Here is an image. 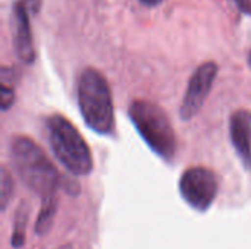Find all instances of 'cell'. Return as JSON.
Here are the masks:
<instances>
[{
    "instance_id": "cell-1",
    "label": "cell",
    "mask_w": 251,
    "mask_h": 249,
    "mask_svg": "<svg viewBox=\"0 0 251 249\" xmlns=\"http://www.w3.org/2000/svg\"><path fill=\"white\" fill-rule=\"evenodd\" d=\"M10 151L13 167L21 182L41 198L54 195L59 175L44 151L25 136L15 138Z\"/></svg>"
},
{
    "instance_id": "cell-2",
    "label": "cell",
    "mask_w": 251,
    "mask_h": 249,
    "mask_svg": "<svg viewBox=\"0 0 251 249\" xmlns=\"http://www.w3.org/2000/svg\"><path fill=\"white\" fill-rule=\"evenodd\" d=\"M78 106L84 122L97 134L113 129V103L104 76L94 69L81 73L78 82Z\"/></svg>"
},
{
    "instance_id": "cell-3",
    "label": "cell",
    "mask_w": 251,
    "mask_h": 249,
    "mask_svg": "<svg viewBox=\"0 0 251 249\" xmlns=\"http://www.w3.org/2000/svg\"><path fill=\"white\" fill-rule=\"evenodd\" d=\"M49 125V141L54 157L72 175L85 176L93 169L88 145L76 128L62 116H51Z\"/></svg>"
},
{
    "instance_id": "cell-4",
    "label": "cell",
    "mask_w": 251,
    "mask_h": 249,
    "mask_svg": "<svg viewBox=\"0 0 251 249\" xmlns=\"http://www.w3.org/2000/svg\"><path fill=\"white\" fill-rule=\"evenodd\" d=\"M129 117L146 144L162 158L171 160L176 150L174 128L165 112L146 100H137L129 106Z\"/></svg>"
},
{
    "instance_id": "cell-5",
    "label": "cell",
    "mask_w": 251,
    "mask_h": 249,
    "mask_svg": "<svg viewBox=\"0 0 251 249\" xmlns=\"http://www.w3.org/2000/svg\"><path fill=\"white\" fill-rule=\"evenodd\" d=\"M179 191L187 204L199 211H206L218 195V179L206 167H191L184 172Z\"/></svg>"
},
{
    "instance_id": "cell-6",
    "label": "cell",
    "mask_w": 251,
    "mask_h": 249,
    "mask_svg": "<svg viewBox=\"0 0 251 249\" xmlns=\"http://www.w3.org/2000/svg\"><path fill=\"white\" fill-rule=\"evenodd\" d=\"M218 75V66L213 62L203 63L193 73L182 104H181V117L182 120H191L203 107L213 82Z\"/></svg>"
},
{
    "instance_id": "cell-7",
    "label": "cell",
    "mask_w": 251,
    "mask_h": 249,
    "mask_svg": "<svg viewBox=\"0 0 251 249\" xmlns=\"http://www.w3.org/2000/svg\"><path fill=\"white\" fill-rule=\"evenodd\" d=\"M13 19H15V50H16V54L24 63L31 65L35 59V50H34L32 34H31V26H29L28 7L22 1L15 3Z\"/></svg>"
},
{
    "instance_id": "cell-8",
    "label": "cell",
    "mask_w": 251,
    "mask_h": 249,
    "mask_svg": "<svg viewBox=\"0 0 251 249\" xmlns=\"http://www.w3.org/2000/svg\"><path fill=\"white\" fill-rule=\"evenodd\" d=\"M231 141L246 169H251V113L238 110L231 117Z\"/></svg>"
},
{
    "instance_id": "cell-9",
    "label": "cell",
    "mask_w": 251,
    "mask_h": 249,
    "mask_svg": "<svg viewBox=\"0 0 251 249\" xmlns=\"http://www.w3.org/2000/svg\"><path fill=\"white\" fill-rule=\"evenodd\" d=\"M56 210H57V204H56L54 195L43 198V205H41V210L35 223V233L38 236H44L50 230Z\"/></svg>"
},
{
    "instance_id": "cell-10",
    "label": "cell",
    "mask_w": 251,
    "mask_h": 249,
    "mask_svg": "<svg viewBox=\"0 0 251 249\" xmlns=\"http://www.w3.org/2000/svg\"><path fill=\"white\" fill-rule=\"evenodd\" d=\"M22 208L19 210L18 216H16V222H15V227H13V235H12V245L15 248L22 247L24 244V238H25V225H26V214L22 216Z\"/></svg>"
},
{
    "instance_id": "cell-11",
    "label": "cell",
    "mask_w": 251,
    "mask_h": 249,
    "mask_svg": "<svg viewBox=\"0 0 251 249\" xmlns=\"http://www.w3.org/2000/svg\"><path fill=\"white\" fill-rule=\"evenodd\" d=\"M12 192H13V182H12L9 173L3 169L1 170V208L3 210H6V207H7Z\"/></svg>"
},
{
    "instance_id": "cell-12",
    "label": "cell",
    "mask_w": 251,
    "mask_h": 249,
    "mask_svg": "<svg viewBox=\"0 0 251 249\" xmlns=\"http://www.w3.org/2000/svg\"><path fill=\"white\" fill-rule=\"evenodd\" d=\"M15 101V95H13V90L9 88L6 84L1 85V95H0V106L3 110H7L9 107H12Z\"/></svg>"
},
{
    "instance_id": "cell-13",
    "label": "cell",
    "mask_w": 251,
    "mask_h": 249,
    "mask_svg": "<svg viewBox=\"0 0 251 249\" xmlns=\"http://www.w3.org/2000/svg\"><path fill=\"white\" fill-rule=\"evenodd\" d=\"M19 1H22L28 7V10H31L32 13H37L40 10L41 0H19Z\"/></svg>"
},
{
    "instance_id": "cell-14",
    "label": "cell",
    "mask_w": 251,
    "mask_h": 249,
    "mask_svg": "<svg viewBox=\"0 0 251 249\" xmlns=\"http://www.w3.org/2000/svg\"><path fill=\"white\" fill-rule=\"evenodd\" d=\"M143 4H147V6H156V4H160L163 0H140Z\"/></svg>"
},
{
    "instance_id": "cell-15",
    "label": "cell",
    "mask_w": 251,
    "mask_h": 249,
    "mask_svg": "<svg viewBox=\"0 0 251 249\" xmlns=\"http://www.w3.org/2000/svg\"><path fill=\"white\" fill-rule=\"evenodd\" d=\"M237 3H240L241 6H244V4H247V3H249V0H237Z\"/></svg>"
},
{
    "instance_id": "cell-16",
    "label": "cell",
    "mask_w": 251,
    "mask_h": 249,
    "mask_svg": "<svg viewBox=\"0 0 251 249\" xmlns=\"http://www.w3.org/2000/svg\"><path fill=\"white\" fill-rule=\"evenodd\" d=\"M249 63H250V66H251V53H250V56H249Z\"/></svg>"
}]
</instances>
